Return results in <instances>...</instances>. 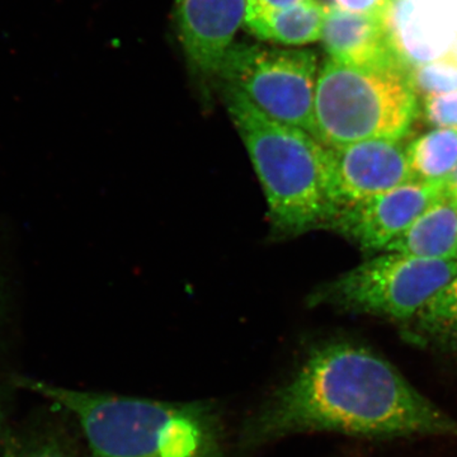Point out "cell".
Returning <instances> with one entry per match:
<instances>
[{
    "mask_svg": "<svg viewBox=\"0 0 457 457\" xmlns=\"http://www.w3.org/2000/svg\"><path fill=\"white\" fill-rule=\"evenodd\" d=\"M311 432L374 440L457 438V420L371 348L332 341L315 347L245 420L240 449Z\"/></svg>",
    "mask_w": 457,
    "mask_h": 457,
    "instance_id": "6da1fadb",
    "label": "cell"
},
{
    "mask_svg": "<svg viewBox=\"0 0 457 457\" xmlns=\"http://www.w3.org/2000/svg\"><path fill=\"white\" fill-rule=\"evenodd\" d=\"M17 385L74 416L96 457H227L212 403L80 392L33 378H20Z\"/></svg>",
    "mask_w": 457,
    "mask_h": 457,
    "instance_id": "7a4b0ae2",
    "label": "cell"
},
{
    "mask_svg": "<svg viewBox=\"0 0 457 457\" xmlns=\"http://www.w3.org/2000/svg\"><path fill=\"white\" fill-rule=\"evenodd\" d=\"M225 106L257 173L270 224L281 236L330 227L327 147L309 132L270 119L236 89L222 86Z\"/></svg>",
    "mask_w": 457,
    "mask_h": 457,
    "instance_id": "3957f363",
    "label": "cell"
},
{
    "mask_svg": "<svg viewBox=\"0 0 457 457\" xmlns=\"http://www.w3.org/2000/svg\"><path fill=\"white\" fill-rule=\"evenodd\" d=\"M417 112V93L403 66L359 69L329 59L319 71L315 137L323 145L400 141L411 130Z\"/></svg>",
    "mask_w": 457,
    "mask_h": 457,
    "instance_id": "277c9868",
    "label": "cell"
},
{
    "mask_svg": "<svg viewBox=\"0 0 457 457\" xmlns=\"http://www.w3.org/2000/svg\"><path fill=\"white\" fill-rule=\"evenodd\" d=\"M456 276L457 260L386 253L363 262L323 286L314 295V303L403 326Z\"/></svg>",
    "mask_w": 457,
    "mask_h": 457,
    "instance_id": "5b68a950",
    "label": "cell"
},
{
    "mask_svg": "<svg viewBox=\"0 0 457 457\" xmlns=\"http://www.w3.org/2000/svg\"><path fill=\"white\" fill-rule=\"evenodd\" d=\"M318 74V57L311 50L234 44L222 60L218 79L270 119L315 137Z\"/></svg>",
    "mask_w": 457,
    "mask_h": 457,
    "instance_id": "8992f818",
    "label": "cell"
},
{
    "mask_svg": "<svg viewBox=\"0 0 457 457\" xmlns=\"http://www.w3.org/2000/svg\"><path fill=\"white\" fill-rule=\"evenodd\" d=\"M326 147L328 194L335 216L345 207L414 180L407 147L400 141L365 140Z\"/></svg>",
    "mask_w": 457,
    "mask_h": 457,
    "instance_id": "52a82bcc",
    "label": "cell"
},
{
    "mask_svg": "<svg viewBox=\"0 0 457 457\" xmlns=\"http://www.w3.org/2000/svg\"><path fill=\"white\" fill-rule=\"evenodd\" d=\"M445 182L411 180L337 212L330 227L363 251H385L413 222L446 196Z\"/></svg>",
    "mask_w": 457,
    "mask_h": 457,
    "instance_id": "ba28073f",
    "label": "cell"
},
{
    "mask_svg": "<svg viewBox=\"0 0 457 457\" xmlns=\"http://www.w3.org/2000/svg\"><path fill=\"white\" fill-rule=\"evenodd\" d=\"M245 16L246 0H176L180 44L195 73L218 78Z\"/></svg>",
    "mask_w": 457,
    "mask_h": 457,
    "instance_id": "9c48e42d",
    "label": "cell"
},
{
    "mask_svg": "<svg viewBox=\"0 0 457 457\" xmlns=\"http://www.w3.org/2000/svg\"><path fill=\"white\" fill-rule=\"evenodd\" d=\"M320 40L330 60L339 64L359 69L405 68L381 17L330 12L324 21Z\"/></svg>",
    "mask_w": 457,
    "mask_h": 457,
    "instance_id": "30bf717a",
    "label": "cell"
},
{
    "mask_svg": "<svg viewBox=\"0 0 457 457\" xmlns=\"http://www.w3.org/2000/svg\"><path fill=\"white\" fill-rule=\"evenodd\" d=\"M384 252L422 260H457L456 198L447 194Z\"/></svg>",
    "mask_w": 457,
    "mask_h": 457,
    "instance_id": "8fae6325",
    "label": "cell"
},
{
    "mask_svg": "<svg viewBox=\"0 0 457 457\" xmlns=\"http://www.w3.org/2000/svg\"><path fill=\"white\" fill-rule=\"evenodd\" d=\"M326 16L312 2L284 9L246 4L245 25L261 40L303 46L320 40Z\"/></svg>",
    "mask_w": 457,
    "mask_h": 457,
    "instance_id": "7c38bea8",
    "label": "cell"
},
{
    "mask_svg": "<svg viewBox=\"0 0 457 457\" xmlns=\"http://www.w3.org/2000/svg\"><path fill=\"white\" fill-rule=\"evenodd\" d=\"M403 336L413 345L457 360V276L403 324Z\"/></svg>",
    "mask_w": 457,
    "mask_h": 457,
    "instance_id": "4fadbf2b",
    "label": "cell"
},
{
    "mask_svg": "<svg viewBox=\"0 0 457 457\" xmlns=\"http://www.w3.org/2000/svg\"><path fill=\"white\" fill-rule=\"evenodd\" d=\"M413 179L445 182L457 167V129H435L407 147Z\"/></svg>",
    "mask_w": 457,
    "mask_h": 457,
    "instance_id": "5bb4252c",
    "label": "cell"
},
{
    "mask_svg": "<svg viewBox=\"0 0 457 457\" xmlns=\"http://www.w3.org/2000/svg\"><path fill=\"white\" fill-rule=\"evenodd\" d=\"M409 79L417 95H444L457 90V54H445L426 64L414 66L409 71Z\"/></svg>",
    "mask_w": 457,
    "mask_h": 457,
    "instance_id": "9a60e30c",
    "label": "cell"
},
{
    "mask_svg": "<svg viewBox=\"0 0 457 457\" xmlns=\"http://www.w3.org/2000/svg\"><path fill=\"white\" fill-rule=\"evenodd\" d=\"M423 112L436 129H457V90L425 97Z\"/></svg>",
    "mask_w": 457,
    "mask_h": 457,
    "instance_id": "2e32d148",
    "label": "cell"
},
{
    "mask_svg": "<svg viewBox=\"0 0 457 457\" xmlns=\"http://www.w3.org/2000/svg\"><path fill=\"white\" fill-rule=\"evenodd\" d=\"M5 450L9 457H71L64 442L56 436H42L27 444L8 441Z\"/></svg>",
    "mask_w": 457,
    "mask_h": 457,
    "instance_id": "e0dca14e",
    "label": "cell"
},
{
    "mask_svg": "<svg viewBox=\"0 0 457 457\" xmlns=\"http://www.w3.org/2000/svg\"><path fill=\"white\" fill-rule=\"evenodd\" d=\"M336 2L337 11L383 18L392 0H336Z\"/></svg>",
    "mask_w": 457,
    "mask_h": 457,
    "instance_id": "ac0fdd59",
    "label": "cell"
},
{
    "mask_svg": "<svg viewBox=\"0 0 457 457\" xmlns=\"http://www.w3.org/2000/svg\"><path fill=\"white\" fill-rule=\"evenodd\" d=\"M309 0H246V4L258 5V7L284 9L302 4Z\"/></svg>",
    "mask_w": 457,
    "mask_h": 457,
    "instance_id": "d6986e66",
    "label": "cell"
},
{
    "mask_svg": "<svg viewBox=\"0 0 457 457\" xmlns=\"http://www.w3.org/2000/svg\"><path fill=\"white\" fill-rule=\"evenodd\" d=\"M445 185H446L447 194L457 200V167L455 170L451 173L449 179L445 180Z\"/></svg>",
    "mask_w": 457,
    "mask_h": 457,
    "instance_id": "ffe728a7",
    "label": "cell"
},
{
    "mask_svg": "<svg viewBox=\"0 0 457 457\" xmlns=\"http://www.w3.org/2000/svg\"><path fill=\"white\" fill-rule=\"evenodd\" d=\"M2 457H9V453H7V450L4 449V451H3Z\"/></svg>",
    "mask_w": 457,
    "mask_h": 457,
    "instance_id": "44dd1931",
    "label": "cell"
}]
</instances>
